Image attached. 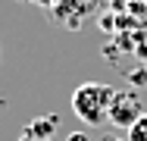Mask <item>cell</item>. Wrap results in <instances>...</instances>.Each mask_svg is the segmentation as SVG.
Segmentation results:
<instances>
[{"mask_svg":"<svg viewBox=\"0 0 147 141\" xmlns=\"http://www.w3.org/2000/svg\"><path fill=\"white\" fill-rule=\"evenodd\" d=\"M113 97H116V88H110L103 82H85L72 94V113L88 125H103L110 116Z\"/></svg>","mask_w":147,"mask_h":141,"instance_id":"1","label":"cell"},{"mask_svg":"<svg viewBox=\"0 0 147 141\" xmlns=\"http://www.w3.org/2000/svg\"><path fill=\"white\" fill-rule=\"evenodd\" d=\"M141 116H144V107H141L138 91H116V97H113V104H110L107 122H113L116 129H125V132H128Z\"/></svg>","mask_w":147,"mask_h":141,"instance_id":"2","label":"cell"},{"mask_svg":"<svg viewBox=\"0 0 147 141\" xmlns=\"http://www.w3.org/2000/svg\"><path fill=\"white\" fill-rule=\"evenodd\" d=\"M57 129H59V116L47 113V116L31 119L28 125H25V132H22V135H28V138H34V141H53Z\"/></svg>","mask_w":147,"mask_h":141,"instance_id":"3","label":"cell"},{"mask_svg":"<svg viewBox=\"0 0 147 141\" xmlns=\"http://www.w3.org/2000/svg\"><path fill=\"white\" fill-rule=\"evenodd\" d=\"M128 141H147V113L128 129Z\"/></svg>","mask_w":147,"mask_h":141,"instance_id":"4","label":"cell"},{"mask_svg":"<svg viewBox=\"0 0 147 141\" xmlns=\"http://www.w3.org/2000/svg\"><path fill=\"white\" fill-rule=\"evenodd\" d=\"M66 141H91V138H88V135H85V132H72V135H69V138H66Z\"/></svg>","mask_w":147,"mask_h":141,"instance_id":"5","label":"cell"},{"mask_svg":"<svg viewBox=\"0 0 147 141\" xmlns=\"http://www.w3.org/2000/svg\"><path fill=\"white\" fill-rule=\"evenodd\" d=\"M19 141H34V138H28V135H22V138H19Z\"/></svg>","mask_w":147,"mask_h":141,"instance_id":"6","label":"cell"},{"mask_svg":"<svg viewBox=\"0 0 147 141\" xmlns=\"http://www.w3.org/2000/svg\"><path fill=\"white\" fill-rule=\"evenodd\" d=\"M107 141H122V138H107Z\"/></svg>","mask_w":147,"mask_h":141,"instance_id":"7","label":"cell"}]
</instances>
